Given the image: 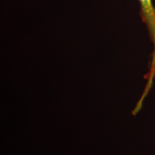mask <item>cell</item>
Masks as SVG:
<instances>
[{"label":"cell","mask_w":155,"mask_h":155,"mask_svg":"<svg viewBox=\"0 0 155 155\" xmlns=\"http://www.w3.org/2000/svg\"><path fill=\"white\" fill-rule=\"evenodd\" d=\"M140 5V16L146 25L149 35L153 44V52L150 70L155 67V6L152 0H138Z\"/></svg>","instance_id":"6da1fadb"},{"label":"cell","mask_w":155,"mask_h":155,"mask_svg":"<svg viewBox=\"0 0 155 155\" xmlns=\"http://www.w3.org/2000/svg\"><path fill=\"white\" fill-rule=\"evenodd\" d=\"M144 78L147 79V85H146V86H145L144 91V92H143V94L141 97L140 100H139V102L137 103V106H136V108H134V114H137V112L139 111V109L141 108V105H142L143 101L144 100L145 97L147 96L149 91H150L151 88H152V82H153V81H154V78H155V67L152 70L149 71V72L147 73Z\"/></svg>","instance_id":"7a4b0ae2"}]
</instances>
